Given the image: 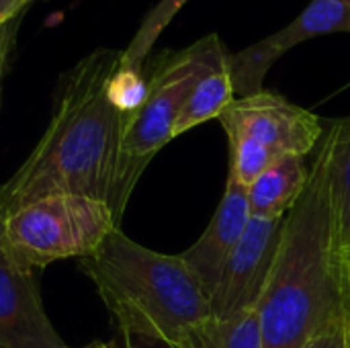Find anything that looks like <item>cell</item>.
Instances as JSON below:
<instances>
[{"label":"cell","instance_id":"1","mask_svg":"<svg viewBox=\"0 0 350 348\" xmlns=\"http://www.w3.org/2000/svg\"><path fill=\"white\" fill-rule=\"evenodd\" d=\"M119 62V49L100 47L59 76L41 139L0 187V217L51 195H80L111 205L127 123V115L107 96Z\"/></svg>","mask_w":350,"mask_h":348},{"label":"cell","instance_id":"2","mask_svg":"<svg viewBox=\"0 0 350 348\" xmlns=\"http://www.w3.org/2000/svg\"><path fill=\"white\" fill-rule=\"evenodd\" d=\"M256 314L262 348H308L328 326L350 316L349 254L340 242L324 142L306 191L283 219Z\"/></svg>","mask_w":350,"mask_h":348},{"label":"cell","instance_id":"3","mask_svg":"<svg viewBox=\"0 0 350 348\" xmlns=\"http://www.w3.org/2000/svg\"><path fill=\"white\" fill-rule=\"evenodd\" d=\"M119 332L172 348L211 318V304L180 254L154 252L121 230L80 258Z\"/></svg>","mask_w":350,"mask_h":348},{"label":"cell","instance_id":"4","mask_svg":"<svg viewBox=\"0 0 350 348\" xmlns=\"http://www.w3.org/2000/svg\"><path fill=\"white\" fill-rule=\"evenodd\" d=\"M230 51L217 33L205 35L185 49H164L152 62L148 98L127 117L121 164L111 209L121 224L127 201L154 156L174 139V127L195 84L213 68L228 64Z\"/></svg>","mask_w":350,"mask_h":348},{"label":"cell","instance_id":"5","mask_svg":"<svg viewBox=\"0 0 350 348\" xmlns=\"http://www.w3.org/2000/svg\"><path fill=\"white\" fill-rule=\"evenodd\" d=\"M119 222L107 201L51 195L0 217V240L25 269H43L62 258H86L100 248Z\"/></svg>","mask_w":350,"mask_h":348},{"label":"cell","instance_id":"6","mask_svg":"<svg viewBox=\"0 0 350 348\" xmlns=\"http://www.w3.org/2000/svg\"><path fill=\"white\" fill-rule=\"evenodd\" d=\"M219 123L228 137H250L277 156L306 158L324 135L322 119L316 113L271 90L234 98L219 115Z\"/></svg>","mask_w":350,"mask_h":348},{"label":"cell","instance_id":"7","mask_svg":"<svg viewBox=\"0 0 350 348\" xmlns=\"http://www.w3.org/2000/svg\"><path fill=\"white\" fill-rule=\"evenodd\" d=\"M283 219L252 217L240 244L228 258L219 283L211 295V316L230 322L256 310L269 283L279 242Z\"/></svg>","mask_w":350,"mask_h":348},{"label":"cell","instance_id":"8","mask_svg":"<svg viewBox=\"0 0 350 348\" xmlns=\"http://www.w3.org/2000/svg\"><path fill=\"white\" fill-rule=\"evenodd\" d=\"M330 33H350V0H312L281 31L230 53V74L238 96L265 90L269 70L295 45Z\"/></svg>","mask_w":350,"mask_h":348},{"label":"cell","instance_id":"9","mask_svg":"<svg viewBox=\"0 0 350 348\" xmlns=\"http://www.w3.org/2000/svg\"><path fill=\"white\" fill-rule=\"evenodd\" d=\"M0 348H70L49 322L33 271L0 240Z\"/></svg>","mask_w":350,"mask_h":348},{"label":"cell","instance_id":"10","mask_svg":"<svg viewBox=\"0 0 350 348\" xmlns=\"http://www.w3.org/2000/svg\"><path fill=\"white\" fill-rule=\"evenodd\" d=\"M250 219L252 211L248 201V189L228 176L224 197L209 226L191 248L180 252L183 260L189 265V269L205 289L209 304L219 283L221 271L228 258L232 256L234 248L240 244Z\"/></svg>","mask_w":350,"mask_h":348},{"label":"cell","instance_id":"11","mask_svg":"<svg viewBox=\"0 0 350 348\" xmlns=\"http://www.w3.org/2000/svg\"><path fill=\"white\" fill-rule=\"evenodd\" d=\"M310 178V168L304 156H279L250 187L248 201L252 217L281 219L299 201Z\"/></svg>","mask_w":350,"mask_h":348},{"label":"cell","instance_id":"12","mask_svg":"<svg viewBox=\"0 0 350 348\" xmlns=\"http://www.w3.org/2000/svg\"><path fill=\"white\" fill-rule=\"evenodd\" d=\"M234 98H236V90H234L230 59H228V64L213 68L195 84L176 121L174 137L195 129L201 123L219 119V115L234 103Z\"/></svg>","mask_w":350,"mask_h":348},{"label":"cell","instance_id":"13","mask_svg":"<svg viewBox=\"0 0 350 348\" xmlns=\"http://www.w3.org/2000/svg\"><path fill=\"white\" fill-rule=\"evenodd\" d=\"M330 158V187L340 230V242L350 254V117L328 123L322 135Z\"/></svg>","mask_w":350,"mask_h":348},{"label":"cell","instance_id":"14","mask_svg":"<svg viewBox=\"0 0 350 348\" xmlns=\"http://www.w3.org/2000/svg\"><path fill=\"white\" fill-rule=\"evenodd\" d=\"M172 348H262L258 314L252 310L230 322L211 316Z\"/></svg>","mask_w":350,"mask_h":348},{"label":"cell","instance_id":"15","mask_svg":"<svg viewBox=\"0 0 350 348\" xmlns=\"http://www.w3.org/2000/svg\"><path fill=\"white\" fill-rule=\"evenodd\" d=\"M189 0H160L142 21L135 35L131 37L129 45L121 51V66L144 70L146 59L158 41V37L164 33V29L170 25V21L180 12V8Z\"/></svg>","mask_w":350,"mask_h":348},{"label":"cell","instance_id":"16","mask_svg":"<svg viewBox=\"0 0 350 348\" xmlns=\"http://www.w3.org/2000/svg\"><path fill=\"white\" fill-rule=\"evenodd\" d=\"M230 142V178L240 183L242 187H250L279 156L250 139V137H228Z\"/></svg>","mask_w":350,"mask_h":348},{"label":"cell","instance_id":"17","mask_svg":"<svg viewBox=\"0 0 350 348\" xmlns=\"http://www.w3.org/2000/svg\"><path fill=\"white\" fill-rule=\"evenodd\" d=\"M107 96L113 103V107L127 117L139 111L148 98V78L144 70L121 66L119 62L117 70L109 78Z\"/></svg>","mask_w":350,"mask_h":348},{"label":"cell","instance_id":"18","mask_svg":"<svg viewBox=\"0 0 350 348\" xmlns=\"http://www.w3.org/2000/svg\"><path fill=\"white\" fill-rule=\"evenodd\" d=\"M349 324L350 316L334 322L322 334H318L308 348H349Z\"/></svg>","mask_w":350,"mask_h":348},{"label":"cell","instance_id":"19","mask_svg":"<svg viewBox=\"0 0 350 348\" xmlns=\"http://www.w3.org/2000/svg\"><path fill=\"white\" fill-rule=\"evenodd\" d=\"M33 0H0V33L10 29V23L31 4Z\"/></svg>","mask_w":350,"mask_h":348},{"label":"cell","instance_id":"20","mask_svg":"<svg viewBox=\"0 0 350 348\" xmlns=\"http://www.w3.org/2000/svg\"><path fill=\"white\" fill-rule=\"evenodd\" d=\"M115 348H166L160 343H152V340H146V338H139V336H131V334H123L119 332V340L113 343Z\"/></svg>","mask_w":350,"mask_h":348},{"label":"cell","instance_id":"21","mask_svg":"<svg viewBox=\"0 0 350 348\" xmlns=\"http://www.w3.org/2000/svg\"><path fill=\"white\" fill-rule=\"evenodd\" d=\"M10 41H12V37L8 35V31H2V33H0V72H2V68L6 66L8 51H10Z\"/></svg>","mask_w":350,"mask_h":348},{"label":"cell","instance_id":"22","mask_svg":"<svg viewBox=\"0 0 350 348\" xmlns=\"http://www.w3.org/2000/svg\"><path fill=\"white\" fill-rule=\"evenodd\" d=\"M84 348H115L113 347V343H90L88 347Z\"/></svg>","mask_w":350,"mask_h":348},{"label":"cell","instance_id":"23","mask_svg":"<svg viewBox=\"0 0 350 348\" xmlns=\"http://www.w3.org/2000/svg\"><path fill=\"white\" fill-rule=\"evenodd\" d=\"M349 281H350V254H349Z\"/></svg>","mask_w":350,"mask_h":348},{"label":"cell","instance_id":"24","mask_svg":"<svg viewBox=\"0 0 350 348\" xmlns=\"http://www.w3.org/2000/svg\"><path fill=\"white\" fill-rule=\"evenodd\" d=\"M349 348H350V324H349Z\"/></svg>","mask_w":350,"mask_h":348}]
</instances>
